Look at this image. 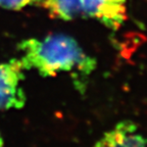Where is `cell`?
<instances>
[{"label": "cell", "instance_id": "6da1fadb", "mask_svg": "<svg viewBox=\"0 0 147 147\" xmlns=\"http://www.w3.org/2000/svg\"><path fill=\"white\" fill-rule=\"evenodd\" d=\"M26 69H34L43 77L71 73L79 88L84 79L96 67V61L85 53L76 40L63 34H52L37 39L24 40L18 44Z\"/></svg>", "mask_w": 147, "mask_h": 147}, {"label": "cell", "instance_id": "7a4b0ae2", "mask_svg": "<svg viewBox=\"0 0 147 147\" xmlns=\"http://www.w3.org/2000/svg\"><path fill=\"white\" fill-rule=\"evenodd\" d=\"M26 69L22 59L0 62V110L21 108L26 103V95L21 82Z\"/></svg>", "mask_w": 147, "mask_h": 147}, {"label": "cell", "instance_id": "3957f363", "mask_svg": "<svg viewBox=\"0 0 147 147\" xmlns=\"http://www.w3.org/2000/svg\"><path fill=\"white\" fill-rule=\"evenodd\" d=\"M129 0H82L83 13L111 30H117L127 20Z\"/></svg>", "mask_w": 147, "mask_h": 147}, {"label": "cell", "instance_id": "277c9868", "mask_svg": "<svg viewBox=\"0 0 147 147\" xmlns=\"http://www.w3.org/2000/svg\"><path fill=\"white\" fill-rule=\"evenodd\" d=\"M94 147H147V139L139 133L137 125L124 121L106 132Z\"/></svg>", "mask_w": 147, "mask_h": 147}, {"label": "cell", "instance_id": "5b68a950", "mask_svg": "<svg viewBox=\"0 0 147 147\" xmlns=\"http://www.w3.org/2000/svg\"><path fill=\"white\" fill-rule=\"evenodd\" d=\"M49 16L62 21H71L83 13L82 0H37Z\"/></svg>", "mask_w": 147, "mask_h": 147}, {"label": "cell", "instance_id": "8992f818", "mask_svg": "<svg viewBox=\"0 0 147 147\" xmlns=\"http://www.w3.org/2000/svg\"><path fill=\"white\" fill-rule=\"evenodd\" d=\"M37 0H0V7L5 9H22L25 6L36 3Z\"/></svg>", "mask_w": 147, "mask_h": 147}, {"label": "cell", "instance_id": "52a82bcc", "mask_svg": "<svg viewBox=\"0 0 147 147\" xmlns=\"http://www.w3.org/2000/svg\"><path fill=\"white\" fill-rule=\"evenodd\" d=\"M0 147H4V142H3V139H2L1 134H0Z\"/></svg>", "mask_w": 147, "mask_h": 147}]
</instances>
